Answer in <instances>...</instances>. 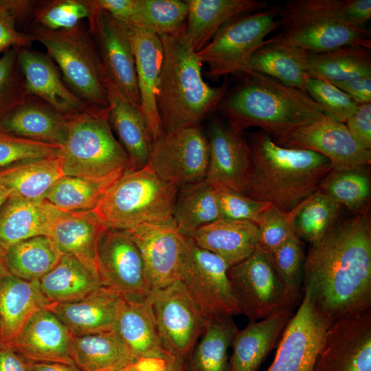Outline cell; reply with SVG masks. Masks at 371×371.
Here are the masks:
<instances>
[{
  "label": "cell",
  "mask_w": 371,
  "mask_h": 371,
  "mask_svg": "<svg viewBox=\"0 0 371 371\" xmlns=\"http://www.w3.org/2000/svg\"><path fill=\"white\" fill-rule=\"evenodd\" d=\"M237 330L232 315L209 319L185 359L186 371H229L228 349Z\"/></svg>",
  "instance_id": "obj_39"
},
{
  "label": "cell",
  "mask_w": 371,
  "mask_h": 371,
  "mask_svg": "<svg viewBox=\"0 0 371 371\" xmlns=\"http://www.w3.org/2000/svg\"><path fill=\"white\" fill-rule=\"evenodd\" d=\"M38 280L49 304L76 300L102 286L95 269L69 254H62L56 265Z\"/></svg>",
  "instance_id": "obj_36"
},
{
  "label": "cell",
  "mask_w": 371,
  "mask_h": 371,
  "mask_svg": "<svg viewBox=\"0 0 371 371\" xmlns=\"http://www.w3.org/2000/svg\"><path fill=\"white\" fill-rule=\"evenodd\" d=\"M214 186L222 218L249 221L256 225L262 213L271 205L234 190Z\"/></svg>",
  "instance_id": "obj_53"
},
{
  "label": "cell",
  "mask_w": 371,
  "mask_h": 371,
  "mask_svg": "<svg viewBox=\"0 0 371 371\" xmlns=\"http://www.w3.org/2000/svg\"><path fill=\"white\" fill-rule=\"evenodd\" d=\"M293 315L292 311L285 310L238 329L231 344L229 371H257L278 345Z\"/></svg>",
  "instance_id": "obj_29"
},
{
  "label": "cell",
  "mask_w": 371,
  "mask_h": 371,
  "mask_svg": "<svg viewBox=\"0 0 371 371\" xmlns=\"http://www.w3.org/2000/svg\"><path fill=\"white\" fill-rule=\"evenodd\" d=\"M306 64L310 78L329 82L371 76L370 49L359 46L345 45L309 52Z\"/></svg>",
  "instance_id": "obj_40"
},
{
  "label": "cell",
  "mask_w": 371,
  "mask_h": 371,
  "mask_svg": "<svg viewBox=\"0 0 371 371\" xmlns=\"http://www.w3.org/2000/svg\"><path fill=\"white\" fill-rule=\"evenodd\" d=\"M0 371H32L30 362L11 347L0 346Z\"/></svg>",
  "instance_id": "obj_58"
},
{
  "label": "cell",
  "mask_w": 371,
  "mask_h": 371,
  "mask_svg": "<svg viewBox=\"0 0 371 371\" xmlns=\"http://www.w3.org/2000/svg\"><path fill=\"white\" fill-rule=\"evenodd\" d=\"M330 83L350 95L358 104L371 103V76Z\"/></svg>",
  "instance_id": "obj_57"
},
{
  "label": "cell",
  "mask_w": 371,
  "mask_h": 371,
  "mask_svg": "<svg viewBox=\"0 0 371 371\" xmlns=\"http://www.w3.org/2000/svg\"><path fill=\"white\" fill-rule=\"evenodd\" d=\"M62 256L49 236H38L18 243L3 254V265L10 274L25 280H38L52 270Z\"/></svg>",
  "instance_id": "obj_42"
},
{
  "label": "cell",
  "mask_w": 371,
  "mask_h": 371,
  "mask_svg": "<svg viewBox=\"0 0 371 371\" xmlns=\"http://www.w3.org/2000/svg\"><path fill=\"white\" fill-rule=\"evenodd\" d=\"M112 182L63 175L52 185L45 199L62 212L92 211Z\"/></svg>",
  "instance_id": "obj_43"
},
{
  "label": "cell",
  "mask_w": 371,
  "mask_h": 371,
  "mask_svg": "<svg viewBox=\"0 0 371 371\" xmlns=\"http://www.w3.org/2000/svg\"><path fill=\"white\" fill-rule=\"evenodd\" d=\"M275 142L282 146L317 153L326 157L335 170L368 167L371 162V151L354 139L346 124L324 113Z\"/></svg>",
  "instance_id": "obj_17"
},
{
  "label": "cell",
  "mask_w": 371,
  "mask_h": 371,
  "mask_svg": "<svg viewBox=\"0 0 371 371\" xmlns=\"http://www.w3.org/2000/svg\"><path fill=\"white\" fill-rule=\"evenodd\" d=\"M72 356L81 371H121L137 359L114 330L73 336Z\"/></svg>",
  "instance_id": "obj_35"
},
{
  "label": "cell",
  "mask_w": 371,
  "mask_h": 371,
  "mask_svg": "<svg viewBox=\"0 0 371 371\" xmlns=\"http://www.w3.org/2000/svg\"><path fill=\"white\" fill-rule=\"evenodd\" d=\"M178 190L146 165L124 172L105 190L93 211L107 228L128 230L172 218Z\"/></svg>",
  "instance_id": "obj_7"
},
{
  "label": "cell",
  "mask_w": 371,
  "mask_h": 371,
  "mask_svg": "<svg viewBox=\"0 0 371 371\" xmlns=\"http://www.w3.org/2000/svg\"><path fill=\"white\" fill-rule=\"evenodd\" d=\"M122 295L101 286L74 301L47 306L73 336L112 331L115 328Z\"/></svg>",
  "instance_id": "obj_24"
},
{
  "label": "cell",
  "mask_w": 371,
  "mask_h": 371,
  "mask_svg": "<svg viewBox=\"0 0 371 371\" xmlns=\"http://www.w3.org/2000/svg\"><path fill=\"white\" fill-rule=\"evenodd\" d=\"M341 0H291L279 10L282 32L265 40L311 53L352 45L370 49V30L346 21L341 12Z\"/></svg>",
  "instance_id": "obj_6"
},
{
  "label": "cell",
  "mask_w": 371,
  "mask_h": 371,
  "mask_svg": "<svg viewBox=\"0 0 371 371\" xmlns=\"http://www.w3.org/2000/svg\"><path fill=\"white\" fill-rule=\"evenodd\" d=\"M102 286L122 296H146L151 291L142 254L126 230L106 229L95 255Z\"/></svg>",
  "instance_id": "obj_14"
},
{
  "label": "cell",
  "mask_w": 371,
  "mask_h": 371,
  "mask_svg": "<svg viewBox=\"0 0 371 371\" xmlns=\"http://www.w3.org/2000/svg\"><path fill=\"white\" fill-rule=\"evenodd\" d=\"M93 0H51L38 1L31 25L53 31L74 28L83 19L90 21L96 12Z\"/></svg>",
  "instance_id": "obj_46"
},
{
  "label": "cell",
  "mask_w": 371,
  "mask_h": 371,
  "mask_svg": "<svg viewBox=\"0 0 371 371\" xmlns=\"http://www.w3.org/2000/svg\"><path fill=\"white\" fill-rule=\"evenodd\" d=\"M188 11L183 34L195 52L203 48L230 19L267 9L256 0H186Z\"/></svg>",
  "instance_id": "obj_31"
},
{
  "label": "cell",
  "mask_w": 371,
  "mask_h": 371,
  "mask_svg": "<svg viewBox=\"0 0 371 371\" xmlns=\"http://www.w3.org/2000/svg\"><path fill=\"white\" fill-rule=\"evenodd\" d=\"M126 231L142 254L151 290L179 280L186 236L180 232L172 217L144 223Z\"/></svg>",
  "instance_id": "obj_19"
},
{
  "label": "cell",
  "mask_w": 371,
  "mask_h": 371,
  "mask_svg": "<svg viewBox=\"0 0 371 371\" xmlns=\"http://www.w3.org/2000/svg\"><path fill=\"white\" fill-rule=\"evenodd\" d=\"M61 147L0 131V169L18 161L60 156Z\"/></svg>",
  "instance_id": "obj_52"
},
{
  "label": "cell",
  "mask_w": 371,
  "mask_h": 371,
  "mask_svg": "<svg viewBox=\"0 0 371 371\" xmlns=\"http://www.w3.org/2000/svg\"><path fill=\"white\" fill-rule=\"evenodd\" d=\"M295 234L311 243L323 236L337 221L341 205L317 190L297 206Z\"/></svg>",
  "instance_id": "obj_44"
},
{
  "label": "cell",
  "mask_w": 371,
  "mask_h": 371,
  "mask_svg": "<svg viewBox=\"0 0 371 371\" xmlns=\"http://www.w3.org/2000/svg\"><path fill=\"white\" fill-rule=\"evenodd\" d=\"M308 53L293 47L265 45L252 54L242 71L258 72L306 93Z\"/></svg>",
  "instance_id": "obj_38"
},
{
  "label": "cell",
  "mask_w": 371,
  "mask_h": 371,
  "mask_svg": "<svg viewBox=\"0 0 371 371\" xmlns=\"http://www.w3.org/2000/svg\"><path fill=\"white\" fill-rule=\"evenodd\" d=\"M306 91L324 115L341 123H346L358 106L350 95L324 80L309 78Z\"/></svg>",
  "instance_id": "obj_50"
},
{
  "label": "cell",
  "mask_w": 371,
  "mask_h": 371,
  "mask_svg": "<svg viewBox=\"0 0 371 371\" xmlns=\"http://www.w3.org/2000/svg\"><path fill=\"white\" fill-rule=\"evenodd\" d=\"M3 344L2 339H1V330H0V346Z\"/></svg>",
  "instance_id": "obj_62"
},
{
  "label": "cell",
  "mask_w": 371,
  "mask_h": 371,
  "mask_svg": "<svg viewBox=\"0 0 371 371\" xmlns=\"http://www.w3.org/2000/svg\"><path fill=\"white\" fill-rule=\"evenodd\" d=\"M229 268L220 256L186 236L179 280L209 319L239 314L227 274Z\"/></svg>",
  "instance_id": "obj_11"
},
{
  "label": "cell",
  "mask_w": 371,
  "mask_h": 371,
  "mask_svg": "<svg viewBox=\"0 0 371 371\" xmlns=\"http://www.w3.org/2000/svg\"><path fill=\"white\" fill-rule=\"evenodd\" d=\"M49 303L42 293L38 280H25L0 273V330L2 343L10 345L29 319Z\"/></svg>",
  "instance_id": "obj_30"
},
{
  "label": "cell",
  "mask_w": 371,
  "mask_h": 371,
  "mask_svg": "<svg viewBox=\"0 0 371 371\" xmlns=\"http://www.w3.org/2000/svg\"><path fill=\"white\" fill-rule=\"evenodd\" d=\"M108 101V118L112 131L126 153L131 170L145 167L152 139L140 109L127 99L103 73Z\"/></svg>",
  "instance_id": "obj_26"
},
{
  "label": "cell",
  "mask_w": 371,
  "mask_h": 371,
  "mask_svg": "<svg viewBox=\"0 0 371 371\" xmlns=\"http://www.w3.org/2000/svg\"><path fill=\"white\" fill-rule=\"evenodd\" d=\"M354 139L365 149H371V103L358 104L345 123Z\"/></svg>",
  "instance_id": "obj_55"
},
{
  "label": "cell",
  "mask_w": 371,
  "mask_h": 371,
  "mask_svg": "<svg viewBox=\"0 0 371 371\" xmlns=\"http://www.w3.org/2000/svg\"><path fill=\"white\" fill-rule=\"evenodd\" d=\"M121 371H186L185 360L166 351L139 358Z\"/></svg>",
  "instance_id": "obj_54"
},
{
  "label": "cell",
  "mask_w": 371,
  "mask_h": 371,
  "mask_svg": "<svg viewBox=\"0 0 371 371\" xmlns=\"http://www.w3.org/2000/svg\"><path fill=\"white\" fill-rule=\"evenodd\" d=\"M172 218L185 236H189L200 227L221 218L215 186L204 179L179 188Z\"/></svg>",
  "instance_id": "obj_41"
},
{
  "label": "cell",
  "mask_w": 371,
  "mask_h": 371,
  "mask_svg": "<svg viewBox=\"0 0 371 371\" xmlns=\"http://www.w3.org/2000/svg\"><path fill=\"white\" fill-rule=\"evenodd\" d=\"M289 322L267 371H313L326 331L331 324L315 308L308 291Z\"/></svg>",
  "instance_id": "obj_18"
},
{
  "label": "cell",
  "mask_w": 371,
  "mask_h": 371,
  "mask_svg": "<svg viewBox=\"0 0 371 371\" xmlns=\"http://www.w3.org/2000/svg\"><path fill=\"white\" fill-rule=\"evenodd\" d=\"M313 371H371V309L330 324Z\"/></svg>",
  "instance_id": "obj_16"
},
{
  "label": "cell",
  "mask_w": 371,
  "mask_h": 371,
  "mask_svg": "<svg viewBox=\"0 0 371 371\" xmlns=\"http://www.w3.org/2000/svg\"><path fill=\"white\" fill-rule=\"evenodd\" d=\"M64 175L60 156L27 159L0 169V183L10 195L44 200L52 185Z\"/></svg>",
  "instance_id": "obj_37"
},
{
  "label": "cell",
  "mask_w": 371,
  "mask_h": 371,
  "mask_svg": "<svg viewBox=\"0 0 371 371\" xmlns=\"http://www.w3.org/2000/svg\"><path fill=\"white\" fill-rule=\"evenodd\" d=\"M297 206L284 212L271 205L261 215L256 224L258 245L270 255L295 234L293 223Z\"/></svg>",
  "instance_id": "obj_51"
},
{
  "label": "cell",
  "mask_w": 371,
  "mask_h": 371,
  "mask_svg": "<svg viewBox=\"0 0 371 371\" xmlns=\"http://www.w3.org/2000/svg\"><path fill=\"white\" fill-rule=\"evenodd\" d=\"M128 27L135 58L140 110L146 119L153 142L164 133L157 107L164 56L162 43L160 37L154 33Z\"/></svg>",
  "instance_id": "obj_23"
},
{
  "label": "cell",
  "mask_w": 371,
  "mask_h": 371,
  "mask_svg": "<svg viewBox=\"0 0 371 371\" xmlns=\"http://www.w3.org/2000/svg\"><path fill=\"white\" fill-rule=\"evenodd\" d=\"M146 296H122L114 328L137 359L167 351Z\"/></svg>",
  "instance_id": "obj_34"
},
{
  "label": "cell",
  "mask_w": 371,
  "mask_h": 371,
  "mask_svg": "<svg viewBox=\"0 0 371 371\" xmlns=\"http://www.w3.org/2000/svg\"><path fill=\"white\" fill-rule=\"evenodd\" d=\"M46 199L33 201L10 195L0 208V248L38 236H49L61 214Z\"/></svg>",
  "instance_id": "obj_28"
},
{
  "label": "cell",
  "mask_w": 371,
  "mask_h": 371,
  "mask_svg": "<svg viewBox=\"0 0 371 371\" xmlns=\"http://www.w3.org/2000/svg\"><path fill=\"white\" fill-rule=\"evenodd\" d=\"M3 251L0 248V273L4 269L3 265Z\"/></svg>",
  "instance_id": "obj_61"
},
{
  "label": "cell",
  "mask_w": 371,
  "mask_h": 371,
  "mask_svg": "<svg viewBox=\"0 0 371 371\" xmlns=\"http://www.w3.org/2000/svg\"><path fill=\"white\" fill-rule=\"evenodd\" d=\"M18 62L28 95L41 100L67 117L82 113L91 106L71 90L47 54L19 48Z\"/></svg>",
  "instance_id": "obj_21"
},
{
  "label": "cell",
  "mask_w": 371,
  "mask_h": 371,
  "mask_svg": "<svg viewBox=\"0 0 371 371\" xmlns=\"http://www.w3.org/2000/svg\"><path fill=\"white\" fill-rule=\"evenodd\" d=\"M330 323L371 309V217L367 205L337 221L305 255L302 291Z\"/></svg>",
  "instance_id": "obj_1"
},
{
  "label": "cell",
  "mask_w": 371,
  "mask_h": 371,
  "mask_svg": "<svg viewBox=\"0 0 371 371\" xmlns=\"http://www.w3.org/2000/svg\"><path fill=\"white\" fill-rule=\"evenodd\" d=\"M12 47L0 58V120L28 96L18 62V50Z\"/></svg>",
  "instance_id": "obj_49"
},
{
  "label": "cell",
  "mask_w": 371,
  "mask_h": 371,
  "mask_svg": "<svg viewBox=\"0 0 371 371\" xmlns=\"http://www.w3.org/2000/svg\"><path fill=\"white\" fill-rule=\"evenodd\" d=\"M227 274L239 314L249 322L293 311L300 300L278 276L271 255L258 245L248 258L230 267Z\"/></svg>",
  "instance_id": "obj_10"
},
{
  "label": "cell",
  "mask_w": 371,
  "mask_h": 371,
  "mask_svg": "<svg viewBox=\"0 0 371 371\" xmlns=\"http://www.w3.org/2000/svg\"><path fill=\"white\" fill-rule=\"evenodd\" d=\"M69 117L41 100L28 95L0 120V131L30 140L62 147L68 133Z\"/></svg>",
  "instance_id": "obj_27"
},
{
  "label": "cell",
  "mask_w": 371,
  "mask_h": 371,
  "mask_svg": "<svg viewBox=\"0 0 371 371\" xmlns=\"http://www.w3.org/2000/svg\"><path fill=\"white\" fill-rule=\"evenodd\" d=\"M108 106L91 105L69 117L60 157L64 175L112 182L131 170L128 157L109 124Z\"/></svg>",
  "instance_id": "obj_5"
},
{
  "label": "cell",
  "mask_w": 371,
  "mask_h": 371,
  "mask_svg": "<svg viewBox=\"0 0 371 371\" xmlns=\"http://www.w3.org/2000/svg\"><path fill=\"white\" fill-rule=\"evenodd\" d=\"M208 163V140L199 125L164 133L152 142L147 166L179 188L205 179Z\"/></svg>",
  "instance_id": "obj_13"
},
{
  "label": "cell",
  "mask_w": 371,
  "mask_h": 371,
  "mask_svg": "<svg viewBox=\"0 0 371 371\" xmlns=\"http://www.w3.org/2000/svg\"><path fill=\"white\" fill-rule=\"evenodd\" d=\"M146 298L164 348L185 360L209 319L179 280L163 288L152 289Z\"/></svg>",
  "instance_id": "obj_12"
},
{
  "label": "cell",
  "mask_w": 371,
  "mask_h": 371,
  "mask_svg": "<svg viewBox=\"0 0 371 371\" xmlns=\"http://www.w3.org/2000/svg\"><path fill=\"white\" fill-rule=\"evenodd\" d=\"M247 142L251 167L245 194L284 212L292 210L313 194L333 169L323 155L280 146L260 129L251 133Z\"/></svg>",
  "instance_id": "obj_2"
},
{
  "label": "cell",
  "mask_w": 371,
  "mask_h": 371,
  "mask_svg": "<svg viewBox=\"0 0 371 371\" xmlns=\"http://www.w3.org/2000/svg\"><path fill=\"white\" fill-rule=\"evenodd\" d=\"M305 255L303 241L295 234L271 255L278 276L299 299L303 287Z\"/></svg>",
  "instance_id": "obj_48"
},
{
  "label": "cell",
  "mask_w": 371,
  "mask_h": 371,
  "mask_svg": "<svg viewBox=\"0 0 371 371\" xmlns=\"http://www.w3.org/2000/svg\"><path fill=\"white\" fill-rule=\"evenodd\" d=\"M239 74H243V80L226 92L217 109L240 133L258 127L276 141L323 114L306 92L258 72Z\"/></svg>",
  "instance_id": "obj_3"
},
{
  "label": "cell",
  "mask_w": 371,
  "mask_h": 371,
  "mask_svg": "<svg viewBox=\"0 0 371 371\" xmlns=\"http://www.w3.org/2000/svg\"><path fill=\"white\" fill-rule=\"evenodd\" d=\"M38 1L0 0V53L12 47L28 48L34 41L28 33L19 31L18 22L32 21Z\"/></svg>",
  "instance_id": "obj_47"
},
{
  "label": "cell",
  "mask_w": 371,
  "mask_h": 371,
  "mask_svg": "<svg viewBox=\"0 0 371 371\" xmlns=\"http://www.w3.org/2000/svg\"><path fill=\"white\" fill-rule=\"evenodd\" d=\"M366 168L332 169L320 181L318 190L341 205L357 212L368 205L370 180Z\"/></svg>",
  "instance_id": "obj_45"
},
{
  "label": "cell",
  "mask_w": 371,
  "mask_h": 371,
  "mask_svg": "<svg viewBox=\"0 0 371 371\" xmlns=\"http://www.w3.org/2000/svg\"><path fill=\"white\" fill-rule=\"evenodd\" d=\"M188 237L199 247L220 256L229 267L248 258L258 244L255 223L225 218L200 227Z\"/></svg>",
  "instance_id": "obj_32"
},
{
  "label": "cell",
  "mask_w": 371,
  "mask_h": 371,
  "mask_svg": "<svg viewBox=\"0 0 371 371\" xmlns=\"http://www.w3.org/2000/svg\"><path fill=\"white\" fill-rule=\"evenodd\" d=\"M10 192L0 183V208L10 196Z\"/></svg>",
  "instance_id": "obj_60"
},
{
  "label": "cell",
  "mask_w": 371,
  "mask_h": 371,
  "mask_svg": "<svg viewBox=\"0 0 371 371\" xmlns=\"http://www.w3.org/2000/svg\"><path fill=\"white\" fill-rule=\"evenodd\" d=\"M280 8L273 7L237 16L225 23L212 40L196 52L208 65L207 76L218 79L239 74L252 54L264 45V38L280 27L276 20Z\"/></svg>",
  "instance_id": "obj_9"
},
{
  "label": "cell",
  "mask_w": 371,
  "mask_h": 371,
  "mask_svg": "<svg viewBox=\"0 0 371 371\" xmlns=\"http://www.w3.org/2000/svg\"><path fill=\"white\" fill-rule=\"evenodd\" d=\"M96 8L95 14L88 21V30L93 38L102 71L127 99L140 109L135 58L128 27L105 11Z\"/></svg>",
  "instance_id": "obj_15"
},
{
  "label": "cell",
  "mask_w": 371,
  "mask_h": 371,
  "mask_svg": "<svg viewBox=\"0 0 371 371\" xmlns=\"http://www.w3.org/2000/svg\"><path fill=\"white\" fill-rule=\"evenodd\" d=\"M30 362L75 365L73 335L46 307L36 311L8 345Z\"/></svg>",
  "instance_id": "obj_22"
},
{
  "label": "cell",
  "mask_w": 371,
  "mask_h": 371,
  "mask_svg": "<svg viewBox=\"0 0 371 371\" xmlns=\"http://www.w3.org/2000/svg\"><path fill=\"white\" fill-rule=\"evenodd\" d=\"M183 25L173 34L159 36L163 61L157 107L164 133L199 126L225 96L227 83L211 87L203 78L202 63L188 43Z\"/></svg>",
  "instance_id": "obj_4"
},
{
  "label": "cell",
  "mask_w": 371,
  "mask_h": 371,
  "mask_svg": "<svg viewBox=\"0 0 371 371\" xmlns=\"http://www.w3.org/2000/svg\"><path fill=\"white\" fill-rule=\"evenodd\" d=\"M30 367L32 371H81L75 365L56 362H30Z\"/></svg>",
  "instance_id": "obj_59"
},
{
  "label": "cell",
  "mask_w": 371,
  "mask_h": 371,
  "mask_svg": "<svg viewBox=\"0 0 371 371\" xmlns=\"http://www.w3.org/2000/svg\"><path fill=\"white\" fill-rule=\"evenodd\" d=\"M27 33L43 45L76 95L87 104L108 106L102 68L89 30L81 24L58 31L30 25Z\"/></svg>",
  "instance_id": "obj_8"
},
{
  "label": "cell",
  "mask_w": 371,
  "mask_h": 371,
  "mask_svg": "<svg viewBox=\"0 0 371 371\" xmlns=\"http://www.w3.org/2000/svg\"><path fill=\"white\" fill-rule=\"evenodd\" d=\"M341 12L344 19L357 27H365L371 17L370 0H341Z\"/></svg>",
  "instance_id": "obj_56"
},
{
  "label": "cell",
  "mask_w": 371,
  "mask_h": 371,
  "mask_svg": "<svg viewBox=\"0 0 371 371\" xmlns=\"http://www.w3.org/2000/svg\"><path fill=\"white\" fill-rule=\"evenodd\" d=\"M106 229L93 210L62 212L53 224L49 236L62 254L71 255L97 271V246Z\"/></svg>",
  "instance_id": "obj_33"
},
{
  "label": "cell",
  "mask_w": 371,
  "mask_h": 371,
  "mask_svg": "<svg viewBox=\"0 0 371 371\" xmlns=\"http://www.w3.org/2000/svg\"><path fill=\"white\" fill-rule=\"evenodd\" d=\"M209 163L205 179L245 194L251 167L247 140L214 117L208 131Z\"/></svg>",
  "instance_id": "obj_20"
},
{
  "label": "cell",
  "mask_w": 371,
  "mask_h": 371,
  "mask_svg": "<svg viewBox=\"0 0 371 371\" xmlns=\"http://www.w3.org/2000/svg\"><path fill=\"white\" fill-rule=\"evenodd\" d=\"M98 7L118 21L159 36L173 34L185 23L188 6L179 0H97Z\"/></svg>",
  "instance_id": "obj_25"
}]
</instances>
